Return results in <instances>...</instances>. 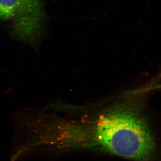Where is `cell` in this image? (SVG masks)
Here are the masks:
<instances>
[{
	"mask_svg": "<svg viewBox=\"0 0 161 161\" xmlns=\"http://www.w3.org/2000/svg\"><path fill=\"white\" fill-rule=\"evenodd\" d=\"M74 149L100 150L136 161H148L155 145L147 122L136 104H119L93 123L78 125L72 136Z\"/></svg>",
	"mask_w": 161,
	"mask_h": 161,
	"instance_id": "obj_1",
	"label": "cell"
},
{
	"mask_svg": "<svg viewBox=\"0 0 161 161\" xmlns=\"http://www.w3.org/2000/svg\"><path fill=\"white\" fill-rule=\"evenodd\" d=\"M44 18L40 0H0V19L11 22L13 34L31 41L42 29Z\"/></svg>",
	"mask_w": 161,
	"mask_h": 161,
	"instance_id": "obj_2",
	"label": "cell"
}]
</instances>
